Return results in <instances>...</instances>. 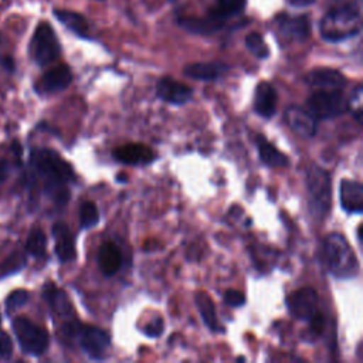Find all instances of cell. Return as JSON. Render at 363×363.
<instances>
[{
	"instance_id": "ba28073f",
	"label": "cell",
	"mask_w": 363,
	"mask_h": 363,
	"mask_svg": "<svg viewBox=\"0 0 363 363\" xmlns=\"http://www.w3.org/2000/svg\"><path fill=\"white\" fill-rule=\"evenodd\" d=\"M286 308L292 318L298 320H311L318 312V294L313 288L305 286L291 292L286 298Z\"/></svg>"
},
{
	"instance_id": "3957f363",
	"label": "cell",
	"mask_w": 363,
	"mask_h": 363,
	"mask_svg": "<svg viewBox=\"0 0 363 363\" xmlns=\"http://www.w3.org/2000/svg\"><path fill=\"white\" fill-rule=\"evenodd\" d=\"M306 190L309 194V208L313 216L325 217L330 210L332 187L329 173L318 164H311L306 170Z\"/></svg>"
},
{
	"instance_id": "484cf974",
	"label": "cell",
	"mask_w": 363,
	"mask_h": 363,
	"mask_svg": "<svg viewBox=\"0 0 363 363\" xmlns=\"http://www.w3.org/2000/svg\"><path fill=\"white\" fill-rule=\"evenodd\" d=\"M247 4V0H218L217 6L210 11L208 16L224 21V18L240 14Z\"/></svg>"
},
{
	"instance_id": "ffe728a7",
	"label": "cell",
	"mask_w": 363,
	"mask_h": 363,
	"mask_svg": "<svg viewBox=\"0 0 363 363\" xmlns=\"http://www.w3.org/2000/svg\"><path fill=\"white\" fill-rule=\"evenodd\" d=\"M259 160L268 167H286L289 159L286 155L279 152L272 143H269L262 135H258L255 139Z\"/></svg>"
},
{
	"instance_id": "52a82bcc",
	"label": "cell",
	"mask_w": 363,
	"mask_h": 363,
	"mask_svg": "<svg viewBox=\"0 0 363 363\" xmlns=\"http://www.w3.org/2000/svg\"><path fill=\"white\" fill-rule=\"evenodd\" d=\"M308 111L316 119H329L340 116L347 111V102L340 89H318L308 98Z\"/></svg>"
},
{
	"instance_id": "2e32d148",
	"label": "cell",
	"mask_w": 363,
	"mask_h": 363,
	"mask_svg": "<svg viewBox=\"0 0 363 363\" xmlns=\"http://www.w3.org/2000/svg\"><path fill=\"white\" fill-rule=\"evenodd\" d=\"M309 86L316 89H342L346 85V78L342 72L333 68H315L306 75Z\"/></svg>"
},
{
	"instance_id": "5bb4252c",
	"label": "cell",
	"mask_w": 363,
	"mask_h": 363,
	"mask_svg": "<svg viewBox=\"0 0 363 363\" xmlns=\"http://www.w3.org/2000/svg\"><path fill=\"white\" fill-rule=\"evenodd\" d=\"M156 95L169 104L183 105L190 101L193 91L186 84L179 82L173 78L164 77L156 85Z\"/></svg>"
},
{
	"instance_id": "5b68a950",
	"label": "cell",
	"mask_w": 363,
	"mask_h": 363,
	"mask_svg": "<svg viewBox=\"0 0 363 363\" xmlns=\"http://www.w3.org/2000/svg\"><path fill=\"white\" fill-rule=\"evenodd\" d=\"M13 330L24 353L31 356H40L48 349V333L30 319L24 316L16 318L13 320Z\"/></svg>"
},
{
	"instance_id": "f546056e",
	"label": "cell",
	"mask_w": 363,
	"mask_h": 363,
	"mask_svg": "<svg viewBox=\"0 0 363 363\" xmlns=\"http://www.w3.org/2000/svg\"><path fill=\"white\" fill-rule=\"evenodd\" d=\"M27 301H28V292L26 289L13 291L6 299V309L9 313H11L13 311L21 308Z\"/></svg>"
},
{
	"instance_id": "d4e9b609",
	"label": "cell",
	"mask_w": 363,
	"mask_h": 363,
	"mask_svg": "<svg viewBox=\"0 0 363 363\" xmlns=\"http://www.w3.org/2000/svg\"><path fill=\"white\" fill-rule=\"evenodd\" d=\"M194 302L204 325L213 332H221V326L217 322V313L211 298L206 292H199L194 298Z\"/></svg>"
},
{
	"instance_id": "4316f807",
	"label": "cell",
	"mask_w": 363,
	"mask_h": 363,
	"mask_svg": "<svg viewBox=\"0 0 363 363\" xmlns=\"http://www.w3.org/2000/svg\"><path fill=\"white\" fill-rule=\"evenodd\" d=\"M45 247H47V240L45 234L40 228H33L27 237L26 242V251L33 255V257H44L45 254Z\"/></svg>"
},
{
	"instance_id": "e0dca14e",
	"label": "cell",
	"mask_w": 363,
	"mask_h": 363,
	"mask_svg": "<svg viewBox=\"0 0 363 363\" xmlns=\"http://www.w3.org/2000/svg\"><path fill=\"white\" fill-rule=\"evenodd\" d=\"M55 240V254L61 262H69L77 257L75 241L71 230L64 223H55L52 227Z\"/></svg>"
},
{
	"instance_id": "ab89813d",
	"label": "cell",
	"mask_w": 363,
	"mask_h": 363,
	"mask_svg": "<svg viewBox=\"0 0 363 363\" xmlns=\"http://www.w3.org/2000/svg\"><path fill=\"white\" fill-rule=\"evenodd\" d=\"M98 1H101V0H98Z\"/></svg>"
},
{
	"instance_id": "e575fe53",
	"label": "cell",
	"mask_w": 363,
	"mask_h": 363,
	"mask_svg": "<svg viewBox=\"0 0 363 363\" xmlns=\"http://www.w3.org/2000/svg\"><path fill=\"white\" fill-rule=\"evenodd\" d=\"M315 0H288L289 4L292 6H296V7H305V6H309L312 4Z\"/></svg>"
},
{
	"instance_id": "7a4b0ae2",
	"label": "cell",
	"mask_w": 363,
	"mask_h": 363,
	"mask_svg": "<svg viewBox=\"0 0 363 363\" xmlns=\"http://www.w3.org/2000/svg\"><path fill=\"white\" fill-rule=\"evenodd\" d=\"M323 259L328 269L337 278H350L359 268L352 248L339 233H332L325 238Z\"/></svg>"
},
{
	"instance_id": "836d02e7",
	"label": "cell",
	"mask_w": 363,
	"mask_h": 363,
	"mask_svg": "<svg viewBox=\"0 0 363 363\" xmlns=\"http://www.w3.org/2000/svg\"><path fill=\"white\" fill-rule=\"evenodd\" d=\"M9 176V163L6 160H0V183L6 180Z\"/></svg>"
},
{
	"instance_id": "44dd1931",
	"label": "cell",
	"mask_w": 363,
	"mask_h": 363,
	"mask_svg": "<svg viewBox=\"0 0 363 363\" xmlns=\"http://www.w3.org/2000/svg\"><path fill=\"white\" fill-rule=\"evenodd\" d=\"M122 255L113 242H104L98 251V265L104 275L111 277L121 268Z\"/></svg>"
},
{
	"instance_id": "7c38bea8",
	"label": "cell",
	"mask_w": 363,
	"mask_h": 363,
	"mask_svg": "<svg viewBox=\"0 0 363 363\" xmlns=\"http://www.w3.org/2000/svg\"><path fill=\"white\" fill-rule=\"evenodd\" d=\"M279 33L292 41H305L311 34V23L308 16L282 14L277 18Z\"/></svg>"
},
{
	"instance_id": "30bf717a",
	"label": "cell",
	"mask_w": 363,
	"mask_h": 363,
	"mask_svg": "<svg viewBox=\"0 0 363 363\" xmlns=\"http://www.w3.org/2000/svg\"><path fill=\"white\" fill-rule=\"evenodd\" d=\"M284 118H285L286 125L299 136H302V138L315 136L316 129H318L316 118L308 109L292 105L285 111Z\"/></svg>"
},
{
	"instance_id": "d6986e66",
	"label": "cell",
	"mask_w": 363,
	"mask_h": 363,
	"mask_svg": "<svg viewBox=\"0 0 363 363\" xmlns=\"http://www.w3.org/2000/svg\"><path fill=\"white\" fill-rule=\"evenodd\" d=\"M228 67L223 62H193L184 67L186 77L197 81H214L220 78Z\"/></svg>"
},
{
	"instance_id": "4dcf8cb0",
	"label": "cell",
	"mask_w": 363,
	"mask_h": 363,
	"mask_svg": "<svg viewBox=\"0 0 363 363\" xmlns=\"http://www.w3.org/2000/svg\"><path fill=\"white\" fill-rule=\"evenodd\" d=\"M224 301L227 305L237 308V306H242L245 303V296L242 295V292H240L237 289H228L224 294Z\"/></svg>"
},
{
	"instance_id": "ac0fdd59",
	"label": "cell",
	"mask_w": 363,
	"mask_h": 363,
	"mask_svg": "<svg viewBox=\"0 0 363 363\" xmlns=\"http://www.w3.org/2000/svg\"><path fill=\"white\" fill-rule=\"evenodd\" d=\"M278 96L275 88L269 82H259L255 88L254 109L262 118H271L277 112Z\"/></svg>"
},
{
	"instance_id": "8d00e7d4",
	"label": "cell",
	"mask_w": 363,
	"mask_h": 363,
	"mask_svg": "<svg viewBox=\"0 0 363 363\" xmlns=\"http://www.w3.org/2000/svg\"><path fill=\"white\" fill-rule=\"evenodd\" d=\"M362 228H363V225H362V224H359V225H357V228H356V233H357V241H359V242H362Z\"/></svg>"
},
{
	"instance_id": "d6a6232c",
	"label": "cell",
	"mask_w": 363,
	"mask_h": 363,
	"mask_svg": "<svg viewBox=\"0 0 363 363\" xmlns=\"http://www.w3.org/2000/svg\"><path fill=\"white\" fill-rule=\"evenodd\" d=\"M13 353V343L7 333L0 330V359H9Z\"/></svg>"
},
{
	"instance_id": "4fadbf2b",
	"label": "cell",
	"mask_w": 363,
	"mask_h": 363,
	"mask_svg": "<svg viewBox=\"0 0 363 363\" xmlns=\"http://www.w3.org/2000/svg\"><path fill=\"white\" fill-rule=\"evenodd\" d=\"M72 81L69 67L61 64L48 69L37 82L35 88L41 94H54L65 89Z\"/></svg>"
},
{
	"instance_id": "6da1fadb",
	"label": "cell",
	"mask_w": 363,
	"mask_h": 363,
	"mask_svg": "<svg viewBox=\"0 0 363 363\" xmlns=\"http://www.w3.org/2000/svg\"><path fill=\"white\" fill-rule=\"evenodd\" d=\"M360 31L359 0L337 1L320 20V35L330 43L343 41Z\"/></svg>"
},
{
	"instance_id": "603a6c76",
	"label": "cell",
	"mask_w": 363,
	"mask_h": 363,
	"mask_svg": "<svg viewBox=\"0 0 363 363\" xmlns=\"http://www.w3.org/2000/svg\"><path fill=\"white\" fill-rule=\"evenodd\" d=\"M44 299L47 301V303L55 315L67 318L72 313V306L67 294L60 288L54 286L52 284H48L44 288Z\"/></svg>"
},
{
	"instance_id": "7402d4cb",
	"label": "cell",
	"mask_w": 363,
	"mask_h": 363,
	"mask_svg": "<svg viewBox=\"0 0 363 363\" xmlns=\"http://www.w3.org/2000/svg\"><path fill=\"white\" fill-rule=\"evenodd\" d=\"M179 24L186 31L193 33V34H201V35L213 34L223 27V21L213 18L211 16H208V17H183L179 20Z\"/></svg>"
},
{
	"instance_id": "1f68e13d",
	"label": "cell",
	"mask_w": 363,
	"mask_h": 363,
	"mask_svg": "<svg viewBox=\"0 0 363 363\" xmlns=\"http://www.w3.org/2000/svg\"><path fill=\"white\" fill-rule=\"evenodd\" d=\"M163 329H164V323H163V319L159 316V318H155L153 320H150L145 326V333L149 337H157L163 333Z\"/></svg>"
},
{
	"instance_id": "8fae6325",
	"label": "cell",
	"mask_w": 363,
	"mask_h": 363,
	"mask_svg": "<svg viewBox=\"0 0 363 363\" xmlns=\"http://www.w3.org/2000/svg\"><path fill=\"white\" fill-rule=\"evenodd\" d=\"M115 160L130 164V166H142L149 164L156 159V153L143 143H126L116 147L112 152Z\"/></svg>"
},
{
	"instance_id": "74e56055",
	"label": "cell",
	"mask_w": 363,
	"mask_h": 363,
	"mask_svg": "<svg viewBox=\"0 0 363 363\" xmlns=\"http://www.w3.org/2000/svg\"><path fill=\"white\" fill-rule=\"evenodd\" d=\"M116 179H118V180H121L119 183H122V180H126V176H125V174H119Z\"/></svg>"
},
{
	"instance_id": "83f0119b",
	"label": "cell",
	"mask_w": 363,
	"mask_h": 363,
	"mask_svg": "<svg viewBox=\"0 0 363 363\" xmlns=\"http://www.w3.org/2000/svg\"><path fill=\"white\" fill-rule=\"evenodd\" d=\"M99 221V211L92 201H84L79 207V225L82 228H91Z\"/></svg>"
},
{
	"instance_id": "f35d334b",
	"label": "cell",
	"mask_w": 363,
	"mask_h": 363,
	"mask_svg": "<svg viewBox=\"0 0 363 363\" xmlns=\"http://www.w3.org/2000/svg\"><path fill=\"white\" fill-rule=\"evenodd\" d=\"M335 1H336V3H337V1H343V0H335Z\"/></svg>"
},
{
	"instance_id": "f1b7e54d",
	"label": "cell",
	"mask_w": 363,
	"mask_h": 363,
	"mask_svg": "<svg viewBox=\"0 0 363 363\" xmlns=\"http://www.w3.org/2000/svg\"><path fill=\"white\" fill-rule=\"evenodd\" d=\"M245 45L251 54H254L257 58L265 60L269 55V48L267 43L264 41L262 35L258 33H251L245 37Z\"/></svg>"
},
{
	"instance_id": "277c9868",
	"label": "cell",
	"mask_w": 363,
	"mask_h": 363,
	"mask_svg": "<svg viewBox=\"0 0 363 363\" xmlns=\"http://www.w3.org/2000/svg\"><path fill=\"white\" fill-rule=\"evenodd\" d=\"M31 159L37 172L45 177V184H67L75 179L71 164L54 150H35Z\"/></svg>"
},
{
	"instance_id": "cb8c5ba5",
	"label": "cell",
	"mask_w": 363,
	"mask_h": 363,
	"mask_svg": "<svg viewBox=\"0 0 363 363\" xmlns=\"http://www.w3.org/2000/svg\"><path fill=\"white\" fill-rule=\"evenodd\" d=\"M54 16L60 23H62L68 30L75 33L79 37H86L88 35V23L85 17L77 11L71 10H64V9H57L54 10Z\"/></svg>"
},
{
	"instance_id": "9c48e42d",
	"label": "cell",
	"mask_w": 363,
	"mask_h": 363,
	"mask_svg": "<svg viewBox=\"0 0 363 363\" xmlns=\"http://www.w3.org/2000/svg\"><path fill=\"white\" fill-rule=\"evenodd\" d=\"M81 349L91 357V359H102L111 346V337L108 332L95 326L82 325L78 329L75 336Z\"/></svg>"
},
{
	"instance_id": "8992f818",
	"label": "cell",
	"mask_w": 363,
	"mask_h": 363,
	"mask_svg": "<svg viewBox=\"0 0 363 363\" xmlns=\"http://www.w3.org/2000/svg\"><path fill=\"white\" fill-rule=\"evenodd\" d=\"M60 51L61 47L52 27L47 21H41L37 26L30 43V54L33 60L38 65L44 67L55 61L60 57Z\"/></svg>"
},
{
	"instance_id": "9a60e30c",
	"label": "cell",
	"mask_w": 363,
	"mask_h": 363,
	"mask_svg": "<svg viewBox=\"0 0 363 363\" xmlns=\"http://www.w3.org/2000/svg\"><path fill=\"white\" fill-rule=\"evenodd\" d=\"M339 200L346 213L360 214L363 211V186L356 180L343 179L339 186Z\"/></svg>"
},
{
	"instance_id": "d590c367",
	"label": "cell",
	"mask_w": 363,
	"mask_h": 363,
	"mask_svg": "<svg viewBox=\"0 0 363 363\" xmlns=\"http://www.w3.org/2000/svg\"><path fill=\"white\" fill-rule=\"evenodd\" d=\"M1 64H3L7 69H10V71H13V68H14L13 60H11L10 57H3V58H1Z\"/></svg>"
}]
</instances>
